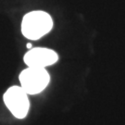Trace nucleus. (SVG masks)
I'll use <instances>...</instances> for the list:
<instances>
[{"instance_id":"f257e3e1","label":"nucleus","mask_w":125,"mask_h":125,"mask_svg":"<svg viewBox=\"0 0 125 125\" xmlns=\"http://www.w3.org/2000/svg\"><path fill=\"white\" fill-rule=\"evenodd\" d=\"M53 27V20L45 11H31L22 19L21 32L27 39L38 40L48 33Z\"/></svg>"},{"instance_id":"f03ea898","label":"nucleus","mask_w":125,"mask_h":125,"mask_svg":"<svg viewBox=\"0 0 125 125\" xmlns=\"http://www.w3.org/2000/svg\"><path fill=\"white\" fill-rule=\"evenodd\" d=\"M20 83L29 95L40 94L47 87L50 76L45 68L28 67L20 74Z\"/></svg>"},{"instance_id":"7ed1b4c3","label":"nucleus","mask_w":125,"mask_h":125,"mask_svg":"<svg viewBox=\"0 0 125 125\" xmlns=\"http://www.w3.org/2000/svg\"><path fill=\"white\" fill-rule=\"evenodd\" d=\"M28 95L21 86H11L4 94L5 105L15 118L21 120L27 116L30 108Z\"/></svg>"},{"instance_id":"20e7f679","label":"nucleus","mask_w":125,"mask_h":125,"mask_svg":"<svg viewBox=\"0 0 125 125\" xmlns=\"http://www.w3.org/2000/svg\"><path fill=\"white\" fill-rule=\"evenodd\" d=\"M58 56L54 50L45 47L31 48L23 57V61L28 67L46 68L58 61Z\"/></svg>"},{"instance_id":"39448f33","label":"nucleus","mask_w":125,"mask_h":125,"mask_svg":"<svg viewBox=\"0 0 125 125\" xmlns=\"http://www.w3.org/2000/svg\"><path fill=\"white\" fill-rule=\"evenodd\" d=\"M27 48L31 49V48H32V45H31V44H30V43H28V44H27Z\"/></svg>"}]
</instances>
